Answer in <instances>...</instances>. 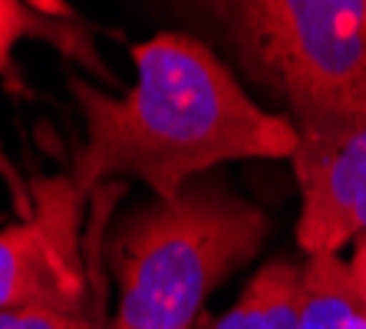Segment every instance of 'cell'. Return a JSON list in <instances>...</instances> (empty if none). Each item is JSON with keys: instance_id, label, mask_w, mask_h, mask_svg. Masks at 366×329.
I'll use <instances>...</instances> for the list:
<instances>
[{"instance_id": "8992f818", "label": "cell", "mask_w": 366, "mask_h": 329, "mask_svg": "<svg viewBox=\"0 0 366 329\" xmlns=\"http://www.w3.org/2000/svg\"><path fill=\"white\" fill-rule=\"evenodd\" d=\"M297 329H366V293L340 253L304 260Z\"/></svg>"}, {"instance_id": "6da1fadb", "label": "cell", "mask_w": 366, "mask_h": 329, "mask_svg": "<svg viewBox=\"0 0 366 329\" xmlns=\"http://www.w3.org/2000/svg\"><path fill=\"white\" fill-rule=\"evenodd\" d=\"M129 53L136 83L122 96L73 79L86 136L66 178L79 198L112 178H139L172 201L222 161L294 155V122L261 109L202 40L159 34Z\"/></svg>"}, {"instance_id": "3957f363", "label": "cell", "mask_w": 366, "mask_h": 329, "mask_svg": "<svg viewBox=\"0 0 366 329\" xmlns=\"http://www.w3.org/2000/svg\"><path fill=\"white\" fill-rule=\"evenodd\" d=\"M238 56L300 112L366 109V0L218 4Z\"/></svg>"}, {"instance_id": "30bf717a", "label": "cell", "mask_w": 366, "mask_h": 329, "mask_svg": "<svg viewBox=\"0 0 366 329\" xmlns=\"http://www.w3.org/2000/svg\"><path fill=\"white\" fill-rule=\"evenodd\" d=\"M350 270L357 277L360 290L366 293V237H360L357 244H353V257H350Z\"/></svg>"}, {"instance_id": "ba28073f", "label": "cell", "mask_w": 366, "mask_h": 329, "mask_svg": "<svg viewBox=\"0 0 366 329\" xmlns=\"http://www.w3.org/2000/svg\"><path fill=\"white\" fill-rule=\"evenodd\" d=\"M0 329H106L93 316H66L50 310H0Z\"/></svg>"}, {"instance_id": "7a4b0ae2", "label": "cell", "mask_w": 366, "mask_h": 329, "mask_svg": "<svg viewBox=\"0 0 366 329\" xmlns=\"http://www.w3.org/2000/svg\"><path fill=\"white\" fill-rule=\"evenodd\" d=\"M267 231L257 204L198 181L139 208L112 241L119 306L106 329H195L208 293L261 250Z\"/></svg>"}, {"instance_id": "277c9868", "label": "cell", "mask_w": 366, "mask_h": 329, "mask_svg": "<svg viewBox=\"0 0 366 329\" xmlns=\"http://www.w3.org/2000/svg\"><path fill=\"white\" fill-rule=\"evenodd\" d=\"M300 188L297 244L307 257L340 253L366 237V109L287 116Z\"/></svg>"}, {"instance_id": "5b68a950", "label": "cell", "mask_w": 366, "mask_h": 329, "mask_svg": "<svg viewBox=\"0 0 366 329\" xmlns=\"http://www.w3.org/2000/svg\"><path fill=\"white\" fill-rule=\"evenodd\" d=\"M79 204L83 198L66 175L36 181L34 214L0 231V310L89 316Z\"/></svg>"}, {"instance_id": "52a82bcc", "label": "cell", "mask_w": 366, "mask_h": 329, "mask_svg": "<svg viewBox=\"0 0 366 329\" xmlns=\"http://www.w3.org/2000/svg\"><path fill=\"white\" fill-rule=\"evenodd\" d=\"M300 270L304 263L287 257L267 260L244 287L234 310L214 320L208 329H297Z\"/></svg>"}, {"instance_id": "9c48e42d", "label": "cell", "mask_w": 366, "mask_h": 329, "mask_svg": "<svg viewBox=\"0 0 366 329\" xmlns=\"http://www.w3.org/2000/svg\"><path fill=\"white\" fill-rule=\"evenodd\" d=\"M36 26L34 10L17 4V0H0V73L7 69L10 53L20 36H26Z\"/></svg>"}]
</instances>
